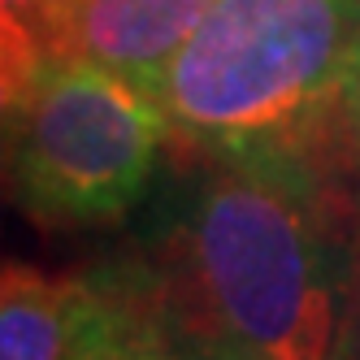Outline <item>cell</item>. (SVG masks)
<instances>
[{
	"label": "cell",
	"mask_w": 360,
	"mask_h": 360,
	"mask_svg": "<svg viewBox=\"0 0 360 360\" xmlns=\"http://www.w3.org/2000/svg\"><path fill=\"white\" fill-rule=\"evenodd\" d=\"M152 261L230 360H339L356 226L308 148H191Z\"/></svg>",
	"instance_id": "6da1fadb"
},
{
	"label": "cell",
	"mask_w": 360,
	"mask_h": 360,
	"mask_svg": "<svg viewBox=\"0 0 360 360\" xmlns=\"http://www.w3.org/2000/svg\"><path fill=\"white\" fill-rule=\"evenodd\" d=\"M356 53L360 0H217L152 96L191 148L317 152Z\"/></svg>",
	"instance_id": "7a4b0ae2"
},
{
	"label": "cell",
	"mask_w": 360,
	"mask_h": 360,
	"mask_svg": "<svg viewBox=\"0 0 360 360\" xmlns=\"http://www.w3.org/2000/svg\"><path fill=\"white\" fill-rule=\"evenodd\" d=\"M5 96L9 200L44 226H117L152 195L174 126L148 87L53 61Z\"/></svg>",
	"instance_id": "3957f363"
},
{
	"label": "cell",
	"mask_w": 360,
	"mask_h": 360,
	"mask_svg": "<svg viewBox=\"0 0 360 360\" xmlns=\"http://www.w3.org/2000/svg\"><path fill=\"white\" fill-rule=\"evenodd\" d=\"M165 300L169 282L152 256H113L70 274L5 261L0 360H79L113 334L148 326Z\"/></svg>",
	"instance_id": "277c9868"
},
{
	"label": "cell",
	"mask_w": 360,
	"mask_h": 360,
	"mask_svg": "<svg viewBox=\"0 0 360 360\" xmlns=\"http://www.w3.org/2000/svg\"><path fill=\"white\" fill-rule=\"evenodd\" d=\"M213 5L217 0H70L61 61L105 65L152 91Z\"/></svg>",
	"instance_id": "5b68a950"
},
{
	"label": "cell",
	"mask_w": 360,
	"mask_h": 360,
	"mask_svg": "<svg viewBox=\"0 0 360 360\" xmlns=\"http://www.w3.org/2000/svg\"><path fill=\"white\" fill-rule=\"evenodd\" d=\"M70 0H0V91H13L61 61Z\"/></svg>",
	"instance_id": "8992f818"
},
{
	"label": "cell",
	"mask_w": 360,
	"mask_h": 360,
	"mask_svg": "<svg viewBox=\"0 0 360 360\" xmlns=\"http://www.w3.org/2000/svg\"><path fill=\"white\" fill-rule=\"evenodd\" d=\"M131 360H230L221 347H213L204 334H195L183 317H178L174 300H165L161 317L152 321V330L143 334V343L135 347Z\"/></svg>",
	"instance_id": "52a82bcc"
},
{
	"label": "cell",
	"mask_w": 360,
	"mask_h": 360,
	"mask_svg": "<svg viewBox=\"0 0 360 360\" xmlns=\"http://www.w3.org/2000/svg\"><path fill=\"white\" fill-rule=\"evenodd\" d=\"M334 139H339L343 161H347V169L360 183V53H356L347 79H343L339 105H334Z\"/></svg>",
	"instance_id": "ba28073f"
},
{
	"label": "cell",
	"mask_w": 360,
	"mask_h": 360,
	"mask_svg": "<svg viewBox=\"0 0 360 360\" xmlns=\"http://www.w3.org/2000/svg\"><path fill=\"white\" fill-rule=\"evenodd\" d=\"M360 360V217H356V252H352V291H347V326H343V356Z\"/></svg>",
	"instance_id": "9c48e42d"
},
{
	"label": "cell",
	"mask_w": 360,
	"mask_h": 360,
	"mask_svg": "<svg viewBox=\"0 0 360 360\" xmlns=\"http://www.w3.org/2000/svg\"><path fill=\"white\" fill-rule=\"evenodd\" d=\"M161 308H165V304H161ZM157 317H161V313H157ZM157 317H152V321H157ZM152 321H148V326H139V330H122V334H113V339L87 347L79 360H131V356H135V347L143 343V334L152 330Z\"/></svg>",
	"instance_id": "30bf717a"
}]
</instances>
